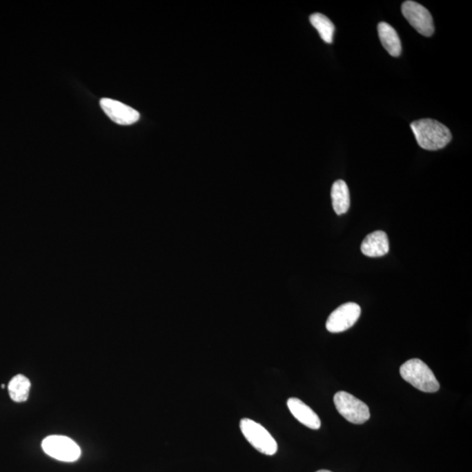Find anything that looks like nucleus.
Instances as JSON below:
<instances>
[{
  "label": "nucleus",
  "instance_id": "obj_13",
  "mask_svg": "<svg viewBox=\"0 0 472 472\" xmlns=\"http://www.w3.org/2000/svg\"><path fill=\"white\" fill-rule=\"evenodd\" d=\"M30 389V380L24 375H16L9 382L8 391L10 397L16 402H24L28 398Z\"/></svg>",
  "mask_w": 472,
  "mask_h": 472
},
{
  "label": "nucleus",
  "instance_id": "obj_3",
  "mask_svg": "<svg viewBox=\"0 0 472 472\" xmlns=\"http://www.w3.org/2000/svg\"><path fill=\"white\" fill-rule=\"evenodd\" d=\"M240 429L245 438L255 450L267 455L277 453V442L264 426L253 420L244 418L241 420Z\"/></svg>",
  "mask_w": 472,
  "mask_h": 472
},
{
  "label": "nucleus",
  "instance_id": "obj_5",
  "mask_svg": "<svg viewBox=\"0 0 472 472\" xmlns=\"http://www.w3.org/2000/svg\"><path fill=\"white\" fill-rule=\"evenodd\" d=\"M46 454L61 462H75L81 457V449L77 442L63 435H50L42 442Z\"/></svg>",
  "mask_w": 472,
  "mask_h": 472
},
{
  "label": "nucleus",
  "instance_id": "obj_7",
  "mask_svg": "<svg viewBox=\"0 0 472 472\" xmlns=\"http://www.w3.org/2000/svg\"><path fill=\"white\" fill-rule=\"evenodd\" d=\"M362 313L359 304H342L330 315L326 321V329L330 333H339L350 329L358 321Z\"/></svg>",
  "mask_w": 472,
  "mask_h": 472
},
{
  "label": "nucleus",
  "instance_id": "obj_6",
  "mask_svg": "<svg viewBox=\"0 0 472 472\" xmlns=\"http://www.w3.org/2000/svg\"><path fill=\"white\" fill-rule=\"evenodd\" d=\"M403 16L416 31L424 36L434 34L435 26L431 12L415 1H406L402 6Z\"/></svg>",
  "mask_w": 472,
  "mask_h": 472
},
{
  "label": "nucleus",
  "instance_id": "obj_1",
  "mask_svg": "<svg viewBox=\"0 0 472 472\" xmlns=\"http://www.w3.org/2000/svg\"><path fill=\"white\" fill-rule=\"evenodd\" d=\"M411 129L420 147L428 150L444 148L451 142V130L444 124L433 119H421L411 124Z\"/></svg>",
  "mask_w": 472,
  "mask_h": 472
},
{
  "label": "nucleus",
  "instance_id": "obj_11",
  "mask_svg": "<svg viewBox=\"0 0 472 472\" xmlns=\"http://www.w3.org/2000/svg\"><path fill=\"white\" fill-rule=\"evenodd\" d=\"M378 34L383 48L393 57H398L402 52V44L397 32L388 23L380 22Z\"/></svg>",
  "mask_w": 472,
  "mask_h": 472
},
{
  "label": "nucleus",
  "instance_id": "obj_16",
  "mask_svg": "<svg viewBox=\"0 0 472 472\" xmlns=\"http://www.w3.org/2000/svg\"><path fill=\"white\" fill-rule=\"evenodd\" d=\"M2 389H5V385H1Z\"/></svg>",
  "mask_w": 472,
  "mask_h": 472
},
{
  "label": "nucleus",
  "instance_id": "obj_12",
  "mask_svg": "<svg viewBox=\"0 0 472 472\" xmlns=\"http://www.w3.org/2000/svg\"><path fill=\"white\" fill-rule=\"evenodd\" d=\"M334 211L337 215L346 214L350 208V193L348 186L344 180L334 182L331 192Z\"/></svg>",
  "mask_w": 472,
  "mask_h": 472
},
{
  "label": "nucleus",
  "instance_id": "obj_2",
  "mask_svg": "<svg viewBox=\"0 0 472 472\" xmlns=\"http://www.w3.org/2000/svg\"><path fill=\"white\" fill-rule=\"evenodd\" d=\"M400 373L403 380L420 391L435 393L440 389V384L434 373L421 360L412 359L402 364Z\"/></svg>",
  "mask_w": 472,
  "mask_h": 472
},
{
  "label": "nucleus",
  "instance_id": "obj_8",
  "mask_svg": "<svg viewBox=\"0 0 472 472\" xmlns=\"http://www.w3.org/2000/svg\"><path fill=\"white\" fill-rule=\"evenodd\" d=\"M101 109L104 113L120 126H131L139 120L140 114L133 108L110 98H103L100 101Z\"/></svg>",
  "mask_w": 472,
  "mask_h": 472
},
{
  "label": "nucleus",
  "instance_id": "obj_14",
  "mask_svg": "<svg viewBox=\"0 0 472 472\" xmlns=\"http://www.w3.org/2000/svg\"><path fill=\"white\" fill-rule=\"evenodd\" d=\"M310 22L319 32L320 37L324 41H326V43H332L335 26L329 18H327L322 13L317 12L310 16Z\"/></svg>",
  "mask_w": 472,
  "mask_h": 472
},
{
  "label": "nucleus",
  "instance_id": "obj_15",
  "mask_svg": "<svg viewBox=\"0 0 472 472\" xmlns=\"http://www.w3.org/2000/svg\"><path fill=\"white\" fill-rule=\"evenodd\" d=\"M317 472H332V471H327V470H320V471H317Z\"/></svg>",
  "mask_w": 472,
  "mask_h": 472
},
{
  "label": "nucleus",
  "instance_id": "obj_10",
  "mask_svg": "<svg viewBox=\"0 0 472 472\" xmlns=\"http://www.w3.org/2000/svg\"><path fill=\"white\" fill-rule=\"evenodd\" d=\"M362 252L368 257H384L389 251L388 235L383 231H375L366 236L362 244Z\"/></svg>",
  "mask_w": 472,
  "mask_h": 472
},
{
  "label": "nucleus",
  "instance_id": "obj_9",
  "mask_svg": "<svg viewBox=\"0 0 472 472\" xmlns=\"http://www.w3.org/2000/svg\"><path fill=\"white\" fill-rule=\"evenodd\" d=\"M287 406L291 414L302 424L311 429H319L321 427L319 415L301 400L290 398L288 400Z\"/></svg>",
  "mask_w": 472,
  "mask_h": 472
},
{
  "label": "nucleus",
  "instance_id": "obj_4",
  "mask_svg": "<svg viewBox=\"0 0 472 472\" xmlns=\"http://www.w3.org/2000/svg\"><path fill=\"white\" fill-rule=\"evenodd\" d=\"M333 400L337 411L347 421L353 424H363L368 421V406L355 396L345 391H340L334 395Z\"/></svg>",
  "mask_w": 472,
  "mask_h": 472
}]
</instances>
